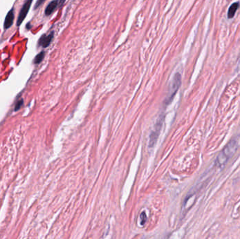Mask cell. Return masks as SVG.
<instances>
[{
    "label": "cell",
    "instance_id": "obj_5",
    "mask_svg": "<svg viewBox=\"0 0 240 239\" xmlns=\"http://www.w3.org/2000/svg\"><path fill=\"white\" fill-rule=\"evenodd\" d=\"M54 37V32H51L50 34H43L42 37H40V39H39V45L40 46H42L44 48H46L49 46V45L50 44V43L51 42L52 39H53Z\"/></svg>",
    "mask_w": 240,
    "mask_h": 239
},
{
    "label": "cell",
    "instance_id": "obj_6",
    "mask_svg": "<svg viewBox=\"0 0 240 239\" xmlns=\"http://www.w3.org/2000/svg\"><path fill=\"white\" fill-rule=\"evenodd\" d=\"M13 20H14V13H13V9H12L8 12L6 18H5L4 24V27L5 30L9 29V27L12 25Z\"/></svg>",
    "mask_w": 240,
    "mask_h": 239
},
{
    "label": "cell",
    "instance_id": "obj_8",
    "mask_svg": "<svg viewBox=\"0 0 240 239\" xmlns=\"http://www.w3.org/2000/svg\"><path fill=\"white\" fill-rule=\"evenodd\" d=\"M239 2H234L233 4H231V6L230 7V8H229L228 9V17L229 18H233L234 17V14H235V13L237 11V10L239 8Z\"/></svg>",
    "mask_w": 240,
    "mask_h": 239
},
{
    "label": "cell",
    "instance_id": "obj_11",
    "mask_svg": "<svg viewBox=\"0 0 240 239\" xmlns=\"http://www.w3.org/2000/svg\"><path fill=\"white\" fill-rule=\"evenodd\" d=\"M140 218L142 219V220H141V224L143 225V224H145V221H146V218H146V215H145V213H143L141 214V215H140Z\"/></svg>",
    "mask_w": 240,
    "mask_h": 239
},
{
    "label": "cell",
    "instance_id": "obj_1",
    "mask_svg": "<svg viewBox=\"0 0 240 239\" xmlns=\"http://www.w3.org/2000/svg\"><path fill=\"white\" fill-rule=\"evenodd\" d=\"M239 137H237V138L232 140L226 145V147L223 149L221 153L220 154V155L218 156L217 162H219L220 163H225V162L227 161L228 159L230 158V156L236 152L240 142V139H239Z\"/></svg>",
    "mask_w": 240,
    "mask_h": 239
},
{
    "label": "cell",
    "instance_id": "obj_2",
    "mask_svg": "<svg viewBox=\"0 0 240 239\" xmlns=\"http://www.w3.org/2000/svg\"><path fill=\"white\" fill-rule=\"evenodd\" d=\"M181 75L180 73L177 72L176 74H175V75L172 79V83H171L170 87L169 89V91H168V94L164 102L165 105H169L171 102L172 101L173 98H174L176 92L178 91V89L181 86Z\"/></svg>",
    "mask_w": 240,
    "mask_h": 239
},
{
    "label": "cell",
    "instance_id": "obj_3",
    "mask_svg": "<svg viewBox=\"0 0 240 239\" xmlns=\"http://www.w3.org/2000/svg\"><path fill=\"white\" fill-rule=\"evenodd\" d=\"M164 121V113H162L159 115L158 119L157 120V122L154 126V129L153 131L151 132L150 136V140H149V147H152L155 145L156 142L158 138V136L159 135V132L161 131L162 124H163Z\"/></svg>",
    "mask_w": 240,
    "mask_h": 239
},
{
    "label": "cell",
    "instance_id": "obj_12",
    "mask_svg": "<svg viewBox=\"0 0 240 239\" xmlns=\"http://www.w3.org/2000/svg\"><path fill=\"white\" fill-rule=\"evenodd\" d=\"M44 2H45V1H44V0H39V1H37V2H36V4H35V9H37V8L40 6V4L44 3Z\"/></svg>",
    "mask_w": 240,
    "mask_h": 239
},
{
    "label": "cell",
    "instance_id": "obj_7",
    "mask_svg": "<svg viewBox=\"0 0 240 239\" xmlns=\"http://www.w3.org/2000/svg\"><path fill=\"white\" fill-rule=\"evenodd\" d=\"M61 2L60 1H57V0H55V1H52L50 3L48 4V6L46 7V9H45V14L46 16H49L53 13L54 11L56 9V7L59 6V3H60Z\"/></svg>",
    "mask_w": 240,
    "mask_h": 239
},
{
    "label": "cell",
    "instance_id": "obj_9",
    "mask_svg": "<svg viewBox=\"0 0 240 239\" xmlns=\"http://www.w3.org/2000/svg\"><path fill=\"white\" fill-rule=\"evenodd\" d=\"M45 53L44 51L40 52V53H38L37 56H35V59H34V63L35 64H40V63L42 61L44 57H45Z\"/></svg>",
    "mask_w": 240,
    "mask_h": 239
},
{
    "label": "cell",
    "instance_id": "obj_10",
    "mask_svg": "<svg viewBox=\"0 0 240 239\" xmlns=\"http://www.w3.org/2000/svg\"><path fill=\"white\" fill-rule=\"evenodd\" d=\"M23 99H21L20 100H18L17 103H16V105H15L14 111H18L19 109H21L22 105H23Z\"/></svg>",
    "mask_w": 240,
    "mask_h": 239
},
{
    "label": "cell",
    "instance_id": "obj_4",
    "mask_svg": "<svg viewBox=\"0 0 240 239\" xmlns=\"http://www.w3.org/2000/svg\"><path fill=\"white\" fill-rule=\"evenodd\" d=\"M32 3V0H30V1H27L26 3L23 4V6L21 9V11L19 13V15H18V18L17 20L18 26L21 25V24L23 23V21L25 20V18H26L27 13H28L29 10L30 9V6H31Z\"/></svg>",
    "mask_w": 240,
    "mask_h": 239
}]
</instances>
